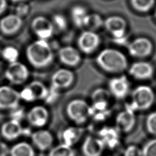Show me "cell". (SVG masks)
<instances>
[{"label": "cell", "mask_w": 156, "mask_h": 156, "mask_svg": "<svg viewBox=\"0 0 156 156\" xmlns=\"http://www.w3.org/2000/svg\"><path fill=\"white\" fill-rule=\"evenodd\" d=\"M29 62L36 68L49 66L53 61L54 54L47 40L38 39L30 43L26 51Z\"/></svg>", "instance_id": "6da1fadb"}, {"label": "cell", "mask_w": 156, "mask_h": 156, "mask_svg": "<svg viewBox=\"0 0 156 156\" xmlns=\"http://www.w3.org/2000/svg\"><path fill=\"white\" fill-rule=\"evenodd\" d=\"M96 62L103 70L112 73H119L128 67L126 56L120 51L106 48L102 50L96 58Z\"/></svg>", "instance_id": "7a4b0ae2"}, {"label": "cell", "mask_w": 156, "mask_h": 156, "mask_svg": "<svg viewBox=\"0 0 156 156\" xmlns=\"http://www.w3.org/2000/svg\"><path fill=\"white\" fill-rule=\"evenodd\" d=\"M130 102L126 107L133 112L146 110L151 108L155 101L152 88L146 85H141L133 89L131 93Z\"/></svg>", "instance_id": "3957f363"}, {"label": "cell", "mask_w": 156, "mask_h": 156, "mask_svg": "<svg viewBox=\"0 0 156 156\" xmlns=\"http://www.w3.org/2000/svg\"><path fill=\"white\" fill-rule=\"evenodd\" d=\"M66 112L68 118L74 122L80 124L90 116V105L82 99H74L68 102Z\"/></svg>", "instance_id": "277c9868"}, {"label": "cell", "mask_w": 156, "mask_h": 156, "mask_svg": "<svg viewBox=\"0 0 156 156\" xmlns=\"http://www.w3.org/2000/svg\"><path fill=\"white\" fill-rule=\"evenodd\" d=\"M104 24L115 41L121 43L126 40L127 23L122 17L118 15L109 16L104 21Z\"/></svg>", "instance_id": "5b68a950"}, {"label": "cell", "mask_w": 156, "mask_h": 156, "mask_svg": "<svg viewBox=\"0 0 156 156\" xmlns=\"http://www.w3.org/2000/svg\"><path fill=\"white\" fill-rule=\"evenodd\" d=\"M127 49L132 57L143 58L149 57L152 54L154 46L151 40L146 37H140L130 42Z\"/></svg>", "instance_id": "8992f818"}, {"label": "cell", "mask_w": 156, "mask_h": 156, "mask_svg": "<svg viewBox=\"0 0 156 156\" xmlns=\"http://www.w3.org/2000/svg\"><path fill=\"white\" fill-rule=\"evenodd\" d=\"M29 76L27 67L20 62L10 63L5 71L6 79L12 83L20 85L25 82Z\"/></svg>", "instance_id": "52a82bcc"}, {"label": "cell", "mask_w": 156, "mask_h": 156, "mask_svg": "<svg viewBox=\"0 0 156 156\" xmlns=\"http://www.w3.org/2000/svg\"><path fill=\"white\" fill-rule=\"evenodd\" d=\"M20 93L9 86H0V109L13 110L20 101Z\"/></svg>", "instance_id": "ba28073f"}, {"label": "cell", "mask_w": 156, "mask_h": 156, "mask_svg": "<svg viewBox=\"0 0 156 156\" xmlns=\"http://www.w3.org/2000/svg\"><path fill=\"white\" fill-rule=\"evenodd\" d=\"M98 34L93 30H85L79 37L77 45L79 49L83 53L90 54L96 50L100 44Z\"/></svg>", "instance_id": "9c48e42d"}, {"label": "cell", "mask_w": 156, "mask_h": 156, "mask_svg": "<svg viewBox=\"0 0 156 156\" xmlns=\"http://www.w3.org/2000/svg\"><path fill=\"white\" fill-rule=\"evenodd\" d=\"M31 27L39 39L44 40L52 36L55 28L52 21L43 16L35 18L32 22Z\"/></svg>", "instance_id": "30bf717a"}, {"label": "cell", "mask_w": 156, "mask_h": 156, "mask_svg": "<svg viewBox=\"0 0 156 156\" xmlns=\"http://www.w3.org/2000/svg\"><path fill=\"white\" fill-rule=\"evenodd\" d=\"M129 73L133 78L136 80H149L154 75V68L148 62L137 61L130 65L129 68Z\"/></svg>", "instance_id": "8fae6325"}, {"label": "cell", "mask_w": 156, "mask_h": 156, "mask_svg": "<svg viewBox=\"0 0 156 156\" xmlns=\"http://www.w3.org/2000/svg\"><path fill=\"white\" fill-rule=\"evenodd\" d=\"M109 92L118 99L126 98L130 91V83L126 76L113 77L108 82Z\"/></svg>", "instance_id": "7c38bea8"}, {"label": "cell", "mask_w": 156, "mask_h": 156, "mask_svg": "<svg viewBox=\"0 0 156 156\" xmlns=\"http://www.w3.org/2000/svg\"><path fill=\"white\" fill-rule=\"evenodd\" d=\"M116 128L120 132L127 133L135 126L136 118L135 112L126 107L116 117Z\"/></svg>", "instance_id": "4fadbf2b"}, {"label": "cell", "mask_w": 156, "mask_h": 156, "mask_svg": "<svg viewBox=\"0 0 156 156\" xmlns=\"http://www.w3.org/2000/svg\"><path fill=\"white\" fill-rule=\"evenodd\" d=\"M74 80V73L68 69H59L55 71L52 77V87L62 90L69 87Z\"/></svg>", "instance_id": "5bb4252c"}, {"label": "cell", "mask_w": 156, "mask_h": 156, "mask_svg": "<svg viewBox=\"0 0 156 156\" xmlns=\"http://www.w3.org/2000/svg\"><path fill=\"white\" fill-rule=\"evenodd\" d=\"M27 118L32 126L42 127L48 122L49 112L44 106L36 105L31 108L28 112Z\"/></svg>", "instance_id": "9a60e30c"}, {"label": "cell", "mask_w": 156, "mask_h": 156, "mask_svg": "<svg viewBox=\"0 0 156 156\" xmlns=\"http://www.w3.org/2000/svg\"><path fill=\"white\" fill-rule=\"evenodd\" d=\"M58 57L63 64L69 66H76L81 61V56L79 51L70 46L61 48L58 50Z\"/></svg>", "instance_id": "2e32d148"}, {"label": "cell", "mask_w": 156, "mask_h": 156, "mask_svg": "<svg viewBox=\"0 0 156 156\" xmlns=\"http://www.w3.org/2000/svg\"><path fill=\"white\" fill-rule=\"evenodd\" d=\"M23 24L21 17L16 14H10L0 20V30L5 35L15 34Z\"/></svg>", "instance_id": "e0dca14e"}, {"label": "cell", "mask_w": 156, "mask_h": 156, "mask_svg": "<svg viewBox=\"0 0 156 156\" xmlns=\"http://www.w3.org/2000/svg\"><path fill=\"white\" fill-rule=\"evenodd\" d=\"M104 147L105 145L101 138L88 136L84 140L82 149L85 156H100Z\"/></svg>", "instance_id": "ac0fdd59"}, {"label": "cell", "mask_w": 156, "mask_h": 156, "mask_svg": "<svg viewBox=\"0 0 156 156\" xmlns=\"http://www.w3.org/2000/svg\"><path fill=\"white\" fill-rule=\"evenodd\" d=\"M1 133L4 138L8 140H13L23 133V129L20 121L11 119L2 125Z\"/></svg>", "instance_id": "d6986e66"}, {"label": "cell", "mask_w": 156, "mask_h": 156, "mask_svg": "<svg viewBox=\"0 0 156 156\" xmlns=\"http://www.w3.org/2000/svg\"><path fill=\"white\" fill-rule=\"evenodd\" d=\"M34 144L40 150L44 151L49 148L53 143V136L50 132L47 130H38L31 135Z\"/></svg>", "instance_id": "ffe728a7"}, {"label": "cell", "mask_w": 156, "mask_h": 156, "mask_svg": "<svg viewBox=\"0 0 156 156\" xmlns=\"http://www.w3.org/2000/svg\"><path fill=\"white\" fill-rule=\"evenodd\" d=\"M99 138L105 146L113 149L119 143V132L116 127H104L99 131Z\"/></svg>", "instance_id": "44dd1931"}, {"label": "cell", "mask_w": 156, "mask_h": 156, "mask_svg": "<svg viewBox=\"0 0 156 156\" xmlns=\"http://www.w3.org/2000/svg\"><path fill=\"white\" fill-rule=\"evenodd\" d=\"M82 133L80 128L76 127H69L63 130L61 133L62 143L72 146L78 141Z\"/></svg>", "instance_id": "7402d4cb"}, {"label": "cell", "mask_w": 156, "mask_h": 156, "mask_svg": "<svg viewBox=\"0 0 156 156\" xmlns=\"http://www.w3.org/2000/svg\"><path fill=\"white\" fill-rule=\"evenodd\" d=\"M88 13L85 7L81 5L73 7L71 11L72 20L78 27H84L86 26Z\"/></svg>", "instance_id": "603a6c76"}, {"label": "cell", "mask_w": 156, "mask_h": 156, "mask_svg": "<svg viewBox=\"0 0 156 156\" xmlns=\"http://www.w3.org/2000/svg\"><path fill=\"white\" fill-rule=\"evenodd\" d=\"M10 156H35L32 146L27 142L22 141L13 145L10 149Z\"/></svg>", "instance_id": "cb8c5ba5"}, {"label": "cell", "mask_w": 156, "mask_h": 156, "mask_svg": "<svg viewBox=\"0 0 156 156\" xmlns=\"http://www.w3.org/2000/svg\"><path fill=\"white\" fill-rule=\"evenodd\" d=\"M28 86L32 90L36 100H43L46 98L49 90L44 83L40 81L35 80L30 82Z\"/></svg>", "instance_id": "d4e9b609"}, {"label": "cell", "mask_w": 156, "mask_h": 156, "mask_svg": "<svg viewBox=\"0 0 156 156\" xmlns=\"http://www.w3.org/2000/svg\"><path fill=\"white\" fill-rule=\"evenodd\" d=\"M132 7L137 12L146 13L150 11L155 3V0H130Z\"/></svg>", "instance_id": "484cf974"}, {"label": "cell", "mask_w": 156, "mask_h": 156, "mask_svg": "<svg viewBox=\"0 0 156 156\" xmlns=\"http://www.w3.org/2000/svg\"><path fill=\"white\" fill-rule=\"evenodd\" d=\"M48 156H75V152L71 146L62 143L53 147Z\"/></svg>", "instance_id": "4316f807"}, {"label": "cell", "mask_w": 156, "mask_h": 156, "mask_svg": "<svg viewBox=\"0 0 156 156\" xmlns=\"http://www.w3.org/2000/svg\"><path fill=\"white\" fill-rule=\"evenodd\" d=\"M1 55L10 64L18 61L20 54L18 50L15 47L7 46L1 49Z\"/></svg>", "instance_id": "83f0119b"}, {"label": "cell", "mask_w": 156, "mask_h": 156, "mask_svg": "<svg viewBox=\"0 0 156 156\" xmlns=\"http://www.w3.org/2000/svg\"><path fill=\"white\" fill-rule=\"evenodd\" d=\"M104 23V21L99 15L96 13L89 14L85 27L88 28L90 30L94 31V30L99 28Z\"/></svg>", "instance_id": "f1b7e54d"}, {"label": "cell", "mask_w": 156, "mask_h": 156, "mask_svg": "<svg viewBox=\"0 0 156 156\" xmlns=\"http://www.w3.org/2000/svg\"><path fill=\"white\" fill-rule=\"evenodd\" d=\"M147 131L151 135L156 136V111L150 113L145 122Z\"/></svg>", "instance_id": "f546056e"}, {"label": "cell", "mask_w": 156, "mask_h": 156, "mask_svg": "<svg viewBox=\"0 0 156 156\" xmlns=\"http://www.w3.org/2000/svg\"><path fill=\"white\" fill-rule=\"evenodd\" d=\"M142 156H156V138L145 143L141 149Z\"/></svg>", "instance_id": "4dcf8cb0"}, {"label": "cell", "mask_w": 156, "mask_h": 156, "mask_svg": "<svg viewBox=\"0 0 156 156\" xmlns=\"http://www.w3.org/2000/svg\"><path fill=\"white\" fill-rule=\"evenodd\" d=\"M110 93L109 91L104 88L96 89L91 94V99L93 102L96 101H107L108 102V98Z\"/></svg>", "instance_id": "1f68e13d"}, {"label": "cell", "mask_w": 156, "mask_h": 156, "mask_svg": "<svg viewBox=\"0 0 156 156\" xmlns=\"http://www.w3.org/2000/svg\"><path fill=\"white\" fill-rule=\"evenodd\" d=\"M54 27H56L58 29L63 30L67 26V21L65 17L61 14H55L52 18V21Z\"/></svg>", "instance_id": "d6a6232c"}, {"label": "cell", "mask_w": 156, "mask_h": 156, "mask_svg": "<svg viewBox=\"0 0 156 156\" xmlns=\"http://www.w3.org/2000/svg\"><path fill=\"white\" fill-rule=\"evenodd\" d=\"M19 93L20 99L26 102H30L36 101V99L32 90L28 85L23 88L22 90Z\"/></svg>", "instance_id": "836d02e7"}, {"label": "cell", "mask_w": 156, "mask_h": 156, "mask_svg": "<svg viewBox=\"0 0 156 156\" xmlns=\"http://www.w3.org/2000/svg\"><path fill=\"white\" fill-rule=\"evenodd\" d=\"M124 156H142L141 149H140L135 145H130L126 147L124 154Z\"/></svg>", "instance_id": "e575fe53"}, {"label": "cell", "mask_w": 156, "mask_h": 156, "mask_svg": "<svg viewBox=\"0 0 156 156\" xmlns=\"http://www.w3.org/2000/svg\"><path fill=\"white\" fill-rule=\"evenodd\" d=\"M10 155V148L4 142L0 141V156H8Z\"/></svg>", "instance_id": "d590c367"}, {"label": "cell", "mask_w": 156, "mask_h": 156, "mask_svg": "<svg viewBox=\"0 0 156 156\" xmlns=\"http://www.w3.org/2000/svg\"><path fill=\"white\" fill-rule=\"evenodd\" d=\"M28 12V5L25 4H21L16 8V15L21 16L26 14Z\"/></svg>", "instance_id": "8d00e7d4"}, {"label": "cell", "mask_w": 156, "mask_h": 156, "mask_svg": "<svg viewBox=\"0 0 156 156\" xmlns=\"http://www.w3.org/2000/svg\"><path fill=\"white\" fill-rule=\"evenodd\" d=\"M7 8V1L0 0V15L4 12Z\"/></svg>", "instance_id": "74e56055"}, {"label": "cell", "mask_w": 156, "mask_h": 156, "mask_svg": "<svg viewBox=\"0 0 156 156\" xmlns=\"http://www.w3.org/2000/svg\"><path fill=\"white\" fill-rule=\"evenodd\" d=\"M12 1L13 2H23V1H24L26 0H12Z\"/></svg>", "instance_id": "f35d334b"}, {"label": "cell", "mask_w": 156, "mask_h": 156, "mask_svg": "<svg viewBox=\"0 0 156 156\" xmlns=\"http://www.w3.org/2000/svg\"><path fill=\"white\" fill-rule=\"evenodd\" d=\"M154 16H155V18L156 19V7H155V11H154Z\"/></svg>", "instance_id": "ab89813d"}, {"label": "cell", "mask_w": 156, "mask_h": 156, "mask_svg": "<svg viewBox=\"0 0 156 156\" xmlns=\"http://www.w3.org/2000/svg\"><path fill=\"white\" fill-rule=\"evenodd\" d=\"M1 48H0V55H1Z\"/></svg>", "instance_id": "60d3db41"}]
</instances>
